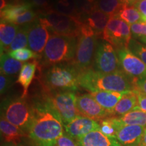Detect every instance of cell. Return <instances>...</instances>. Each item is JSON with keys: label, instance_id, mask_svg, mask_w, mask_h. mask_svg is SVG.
Returning <instances> with one entry per match:
<instances>
[{"label": "cell", "instance_id": "obj_1", "mask_svg": "<svg viewBox=\"0 0 146 146\" xmlns=\"http://www.w3.org/2000/svg\"><path fill=\"white\" fill-rule=\"evenodd\" d=\"M34 117L28 133L33 146H56L64 133V123L47 97L33 104Z\"/></svg>", "mask_w": 146, "mask_h": 146}, {"label": "cell", "instance_id": "obj_2", "mask_svg": "<svg viewBox=\"0 0 146 146\" xmlns=\"http://www.w3.org/2000/svg\"><path fill=\"white\" fill-rule=\"evenodd\" d=\"M79 86L90 92L108 91L127 93L135 90V79L120 69L109 74H102L94 68L82 71L78 77Z\"/></svg>", "mask_w": 146, "mask_h": 146}, {"label": "cell", "instance_id": "obj_3", "mask_svg": "<svg viewBox=\"0 0 146 146\" xmlns=\"http://www.w3.org/2000/svg\"><path fill=\"white\" fill-rule=\"evenodd\" d=\"M76 47V37L52 33L43 52L44 64L56 65L74 60Z\"/></svg>", "mask_w": 146, "mask_h": 146}, {"label": "cell", "instance_id": "obj_4", "mask_svg": "<svg viewBox=\"0 0 146 146\" xmlns=\"http://www.w3.org/2000/svg\"><path fill=\"white\" fill-rule=\"evenodd\" d=\"M1 115L28 135L34 117V108L25 98H9L1 105Z\"/></svg>", "mask_w": 146, "mask_h": 146}, {"label": "cell", "instance_id": "obj_5", "mask_svg": "<svg viewBox=\"0 0 146 146\" xmlns=\"http://www.w3.org/2000/svg\"><path fill=\"white\" fill-rule=\"evenodd\" d=\"M79 73L73 64H58L53 65L45 74V85L50 90H76L79 87Z\"/></svg>", "mask_w": 146, "mask_h": 146}, {"label": "cell", "instance_id": "obj_6", "mask_svg": "<svg viewBox=\"0 0 146 146\" xmlns=\"http://www.w3.org/2000/svg\"><path fill=\"white\" fill-rule=\"evenodd\" d=\"M77 47L73 65L79 71L92 68L98 46V36L87 24L83 23L78 36Z\"/></svg>", "mask_w": 146, "mask_h": 146}, {"label": "cell", "instance_id": "obj_7", "mask_svg": "<svg viewBox=\"0 0 146 146\" xmlns=\"http://www.w3.org/2000/svg\"><path fill=\"white\" fill-rule=\"evenodd\" d=\"M39 21L52 31V33L63 35L78 36L83 23L77 16H68L56 11L50 10L45 14Z\"/></svg>", "mask_w": 146, "mask_h": 146}, {"label": "cell", "instance_id": "obj_8", "mask_svg": "<svg viewBox=\"0 0 146 146\" xmlns=\"http://www.w3.org/2000/svg\"><path fill=\"white\" fill-rule=\"evenodd\" d=\"M46 96L60 114L64 125L81 115L76 106V96L72 91H56L54 94Z\"/></svg>", "mask_w": 146, "mask_h": 146}, {"label": "cell", "instance_id": "obj_9", "mask_svg": "<svg viewBox=\"0 0 146 146\" xmlns=\"http://www.w3.org/2000/svg\"><path fill=\"white\" fill-rule=\"evenodd\" d=\"M94 70L109 74L120 70L118 54L114 47L106 41L98 42L94 62Z\"/></svg>", "mask_w": 146, "mask_h": 146}, {"label": "cell", "instance_id": "obj_10", "mask_svg": "<svg viewBox=\"0 0 146 146\" xmlns=\"http://www.w3.org/2000/svg\"><path fill=\"white\" fill-rule=\"evenodd\" d=\"M115 128V139L122 146H139L145 133V127L125 125L117 117H111Z\"/></svg>", "mask_w": 146, "mask_h": 146}, {"label": "cell", "instance_id": "obj_11", "mask_svg": "<svg viewBox=\"0 0 146 146\" xmlns=\"http://www.w3.org/2000/svg\"><path fill=\"white\" fill-rule=\"evenodd\" d=\"M120 68L133 79L146 77V65L128 48L117 50Z\"/></svg>", "mask_w": 146, "mask_h": 146}, {"label": "cell", "instance_id": "obj_12", "mask_svg": "<svg viewBox=\"0 0 146 146\" xmlns=\"http://www.w3.org/2000/svg\"><path fill=\"white\" fill-rule=\"evenodd\" d=\"M76 106L80 114L91 119L100 121L111 117V115L100 106L89 94L77 96Z\"/></svg>", "mask_w": 146, "mask_h": 146}, {"label": "cell", "instance_id": "obj_13", "mask_svg": "<svg viewBox=\"0 0 146 146\" xmlns=\"http://www.w3.org/2000/svg\"><path fill=\"white\" fill-rule=\"evenodd\" d=\"M49 30L39 20L29 25L28 47L38 55L43 52L50 39Z\"/></svg>", "mask_w": 146, "mask_h": 146}, {"label": "cell", "instance_id": "obj_14", "mask_svg": "<svg viewBox=\"0 0 146 146\" xmlns=\"http://www.w3.org/2000/svg\"><path fill=\"white\" fill-rule=\"evenodd\" d=\"M123 21L117 15L111 16L102 35V38L116 49L128 48L123 38Z\"/></svg>", "mask_w": 146, "mask_h": 146}, {"label": "cell", "instance_id": "obj_15", "mask_svg": "<svg viewBox=\"0 0 146 146\" xmlns=\"http://www.w3.org/2000/svg\"><path fill=\"white\" fill-rule=\"evenodd\" d=\"M66 133L78 140L91 131L100 129V122L79 115L67 125H64Z\"/></svg>", "mask_w": 146, "mask_h": 146}, {"label": "cell", "instance_id": "obj_16", "mask_svg": "<svg viewBox=\"0 0 146 146\" xmlns=\"http://www.w3.org/2000/svg\"><path fill=\"white\" fill-rule=\"evenodd\" d=\"M77 141L79 146H122L117 140L106 135L100 129L87 133Z\"/></svg>", "mask_w": 146, "mask_h": 146}, {"label": "cell", "instance_id": "obj_17", "mask_svg": "<svg viewBox=\"0 0 146 146\" xmlns=\"http://www.w3.org/2000/svg\"><path fill=\"white\" fill-rule=\"evenodd\" d=\"M0 131L4 143H21L23 139L28 136L27 133L14 125L1 115Z\"/></svg>", "mask_w": 146, "mask_h": 146}, {"label": "cell", "instance_id": "obj_18", "mask_svg": "<svg viewBox=\"0 0 146 146\" xmlns=\"http://www.w3.org/2000/svg\"><path fill=\"white\" fill-rule=\"evenodd\" d=\"M125 93L108 91H97L90 94L104 109L111 115L112 110ZM112 117V116H111Z\"/></svg>", "mask_w": 146, "mask_h": 146}, {"label": "cell", "instance_id": "obj_19", "mask_svg": "<svg viewBox=\"0 0 146 146\" xmlns=\"http://www.w3.org/2000/svg\"><path fill=\"white\" fill-rule=\"evenodd\" d=\"M138 107V98L135 91L125 93L111 113L112 117H120Z\"/></svg>", "mask_w": 146, "mask_h": 146}, {"label": "cell", "instance_id": "obj_20", "mask_svg": "<svg viewBox=\"0 0 146 146\" xmlns=\"http://www.w3.org/2000/svg\"><path fill=\"white\" fill-rule=\"evenodd\" d=\"M89 13L87 24L93 29L97 36L103 35L110 16L96 8H94Z\"/></svg>", "mask_w": 146, "mask_h": 146}, {"label": "cell", "instance_id": "obj_21", "mask_svg": "<svg viewBox=\"0 0 146 146\" xmlns=\"http://www.w3.org/2000/svg\"><path fill=\"white\" fill-rule=\"evenodd\" d=\"M18 25L1 22L0 24V46L1 53H8V49L13 42L19 30Z\"/></svg>", "mask_w": 146, "mask_h": 146}, {"label": "cell", "instance_id": "obj_22", "mask_svg": "<svg viewBox=\"0 0 146 146\" xmlns=\"http://www.w3.org/2000/svg\"><path fill=\"white\" fill-rule=\"evenodd\" d=\"M36 66H37V62L35 61L26 62L24 64L21 71H20L16 82L23 87V93L22 95L23 98H26L27 95L28 94L29 87L35 77Z\"/></svg>", "mask_w": 146, "mask_h": 146}, {"label": "cell", "instance_id": "obj_23", "mask_svg": "<svg viewBox=\"0 0 146 146\" xmlns=\"http://www.w3.org/2000/svg\"><path fill=\"white\" fill-rule=\"evenodd\" d=\"M30 3H21L16 4H8L1 10V22L14 23L16 18L29 10H32Z\"/></svg>", "mask_w": 146, "mask_h": 146}, {"label": "cell", "instance_id": "obj_24", "mask_svg": "<svg viewBox=\"0 0 146 146\" xmlns=\"http://www.w3.org/2000/svg\"><path fill=\"white\" fill-rule=\"evenodd\" d=\"M0 63L1 73L8 76L17 74L23 66L21 62L10 57L8 53H1Z\"/></svg>", "mask_w": 146, "mask_h": 146}, {"label": "cell", "instance_id": "obj_25", "mask_svg": "<svg viewBox=\"0 0 146 146\" xmlns=\"http://www.w3.org/2000/svg\"><path fill=\"white\" fill-rule=\"evenodd\" d=\"M117 118L125 125H139L146 128V112L138 107L127 114Z\"/></svg>", "mask_w": 146, "mask_h": 146}, {"label": "cell", "instance_id": "obj_26", "mask_svg": "<svg viewBox=\"0 0 146 146\" xmlns=\"http://www.w3.org/2000/svg\"><path fill=\"white\" fill-rule=\"evenodd\" d=\"M117 16L129 25L143 23L141 14L135 6L125 5L118 12Z\"/></svg>", "mask_w": 146, "mask_h": 146}, {"label": "cell", "instance_id": "obj_27", "mask_svg": "<svg viewBox=\"0 0 146 146\" xmlns=\"http://www.w3.org/2000/svg\"><path fill=\"white\" fill-rule=\"evenodd\" d=\"M124 5L122 0H99L97 3L98 9L110 17L117 15Z\"/></svg>", "mask_w": 146, "mask_h": 146}, {"label": "cell", "instance_id": "obj_28", "mask_svg": "<svg viewBox=\"0 0 146 146\" xmlns=\"http://www.w3.org/2000/svg\"><path fill=\"white\" fill-rule=\"evenodd\" d=\"M29 25L30 24L24 25L20 27L13 42L9 47L8 53L19 50V49L25 48V47L28 46V32Z\"/></svg>", "mask_w": 146, "mask_h": 146}, {"label": "cell", "instance_id": "obj_29", "mask_svg": "<svg viewBox=\"0 0 146 146\" xmlns=\"http://www.w3.org/2000/svg\"><path fill=\"white\" fill-rule=\"evenodd\" d=\"M8 54L10 57L20 62H25L32 58H37L39 57V55L33 52L31 50L26 48L19 49V50L13 51Z\"/></svg>", "mask_w": 146, "mask_h": 146}, {"label": "cell", "instance_id": "obj_30", "mask_svg": "<svg viewBox=\"0 0 146 146\" xmlns=\"http://www.w3.org/2000/svg\"><path fill=\"white\" fill-rule=\"evenodd\" d=\"M129 50L133 53L135 56L140 58L144 64L146 65V46L137 41L135 39H131L130 43H129Z\"/></svg>", "mask_w": 146, "mask_h": 146}, {"label": "cell", "instance_id": "obj_31", "mask_svg": "<svg viewBox=\"0 0 146 146\" xmlns=\"http://www.w3.org/2000/svg\"><path fill=\"white\" fill-rule=\"evenodd\" d=\"M36 18H37V14L33 10H29L24 12L21 15L18 16L13 24L16 25H24L31 24L36 21Z\"/></svg>", "mask_w": 146, "mask_h": 146}, {"label": "cell", "instance_id": "obj_32", "mask_svg": "<svg viewBox=\"0 0 146 146\" xmlns=\"http://www.w3.org/2000/svg\"><path fill=\"white\" fill-rule=\"evenodd\" d=\"M131 31L133 36L136 39L146 36V23H138L131 25Z\"/></svg>", "mask_w": 146, "mask_h": 146}, {"label": "cell", "instance_id": "obj_33", "mask_svg": "<svg viewBox=\"0 0 146 146\" xmlns=\"http://www.w3.org/2000/svg\"><path fill=\"white\" fill-rule=\"evenodd\" d=\"M56 146H79V143L77 140L71 137L64 131V133L58 139Z\"/></svg>", "mask_w": 146, "mask_h": 146}, {"label": "cell", "instance_id": "obj_34", "mask_svg": "<svg viewBox=\"0 0 146 146\" xmlns=\"http://www.w3.org/2000/svg\"><path fill=\"white\" fill-rule=\"evenodd\" d=\"M12 82H13V80L12 77L1 73L0 74V93L1 96L5 94L8 91L10 87L12 86Z\"/></svg>", "mask_w": 146, "mask_h": 146}, {"label": "cell", "instance_id": "obj_35", "mask_svg": "<svg viewBox=\"0 0 146 146\" xmlns=\"http://www.w3.org/2000/svg\"><path fill=\"white\" fill-rule=\"evenodd\" d=\"M134 6L141 14L143 23H146V0H139Z\"/></svg>", "mask_w": 146, "mask_h": 146}, {"label": "cell", "instance_id": "obj_36", "mask_svg": "<svg viewBox=\"0 0 146 146\" xmlns=\"http://www.w3.org/2000/svg\"><path fill=\"white\" fill-rule=\"evenodd\" d=\"M135 90L146 95V77L135 80Z\"/></svg>", "mask_w": 146, "mask_h": 146}, {"label": "cell", "instance_id": "obj_37", "mask_svg": "<svg viewBox=\"0 0 146 146\" xmlns=\"http://www.w3.org/2000/svg\"><path fill=\"white\" fill-rule=\"evenodd\" d=\"M138 98V108L146 112V95L135 90Z\"/></svg>", "mask_w": 146, "mask_h": 146}, {"label": "cell", "instance_id": "obj_38", "mask_svg": "<svg viewBox=\"0 0 146 146\" xmlns=\"http://www.w3.org/2000/svg\"><path fill=\"white\" fill-rule=\"evenodd\" d=\"M33 4L36 5V6H45L47 4L48 0H31Z\"/></svg>", "mask_w": 146, "mask_h": 146}, {"label": "cell", "instance_id": "obj_39", "mask_svg": "<svg viewBox=\"0 0 146 146\" xmlns=\"http://www.w3.org/2000/svg\"><path fill=\"white\" fill-rule=\"evenodd\" d=\"M138 1L139 0H122L124 4L129 6H133V5H135Z\"/></svg>", "mask_w": 146, "mask_h": 146}, {"label": "cell", "instance_id": "obj_40", "mask_svg": "<svg viewBox=\"0 0 146 146\" xmlns=\"http://www.w3.org/2000/svg\"><path fill=\"white\" fill-rule=\"evenodd\" d=\"M1 146H26L22 143H3Z\"/></svg>", "mask_w": 146, "mask_h": 146}, {"label": "cell", "instance_id": "obj_41", "mask_svg": "<svg viewBox=\"0 0 146 146\" xmlns=\"http://www.w3.org/2000/svg\"><path fill=\"white\" fill-rule=\"evenodd\" d=\"M139 146H146V129L144 133L143 137L141 139V141L140 142V144Z\"/></svg>", "mask_w": 146, "mask_h": 146}, {"label": "cell", "instance_id": "obj_42", "mask_svg": "<svg viewBox=\"0 0 146 146\" xmlns=\"http://www.w3.org/2000/svg\"><path fill=\"white\" fill-rule=\"evenodd\" d=\"M8 4H7L6 2H5V0H1V6H0L1 10H3V9Z\"/></svg>", "mask_w": 146, "mask_h": 146}, {"label": "cell", "instance_id": "obj_43", "mask_svg": "<svg viewBox=\"0 0 146 146\" xmlns=\"http://www.w3.org/2000/svg\"><path fill=\"white\" fill-rule=\"evenodd\" d=\"M139 39L141 40V41L142 42H143V43H145V44H146V36H144V37H141V38H140Z\"/></svg>", "mask_w": 146, "mask_h": 146}, {"label": "cell", "instance_id": "obj_44", "mask_svg": "<svg viewBox=\"0 0 146 146\" xmlns=\"http://www.w3.org/2000/svg\"><path fill=\"white\" fill-rule=\"evenodd\" d=\"M94 1L95 0H88V1H89V2H94Z\"/></svg>", "mask_w": 146, "mask_h": 146}]
</instances>
